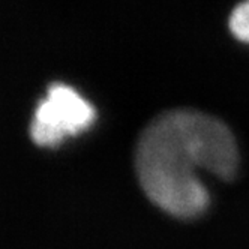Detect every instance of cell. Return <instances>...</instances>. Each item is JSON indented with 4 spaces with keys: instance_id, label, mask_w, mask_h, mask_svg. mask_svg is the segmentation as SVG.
<instances>
[{
    "instance_id": "1",
    "label": "cell",
    "mask_w": 249,
    "mask_h": 249,
    "mask_svg": "<svg viewBox=\"0 0 249 249\" xmlns=\"http://www.w3.org/2000/svg\"><path fill=\"white\" fill-rule=\"evenodd\" d=\"M237 165L231 131L221 120L192 110H173L153 119L135 150L141 188L156 206L179 218L200 215L209 203L200 171L230 180Z\"/></svg>"
},
{
    "instance_id": "2",
    "label": "cell",
    "mask_w": 249,
    "mask_h": 249,
    "mask_svg": "<svg viewBox=\"0 0 249 249\" xmlns=\"http://www.w3.org/2000/svg\"><path fill=\"white\" fill-rule=\"evenodd\" d=\"M95 110L77 90L65 84H53L39 104L32 122V138L41 146H54L92 124Z\"/></svg>"
},
{
    "instance_id": "3",
    "label": "cell",
    "mask_w": 249,
    "mask_h": 249,
    "mask_svg": "<svg viewBox=\"0 0 249 249\" xmlns=\"http://www.w3.org/2000/svg\"><path fill=\"white\" fill-rule=\"evenodd\" d=\"M228 27L234 38L249 44V0L240 2L230 14Z\"/></svg>"
}]
</instances>
